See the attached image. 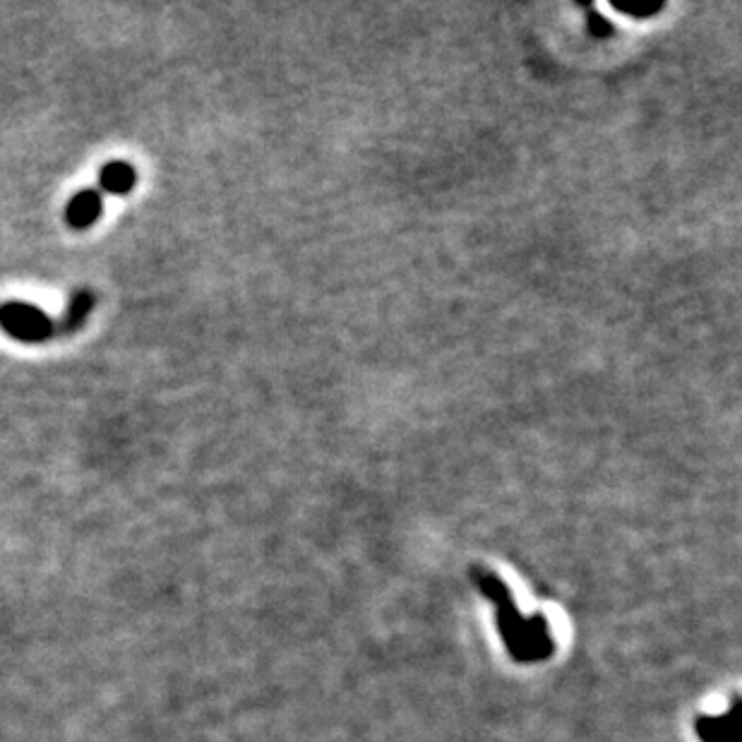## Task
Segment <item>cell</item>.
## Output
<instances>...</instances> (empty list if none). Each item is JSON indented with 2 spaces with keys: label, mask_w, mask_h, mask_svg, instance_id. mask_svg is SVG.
Returning a JSON list of instances; mask_svg holds the SVG:
<instances>
[{
  "label": "cell",
  "mask_w": 742,
  "mask_h": 742,
  "mask_svg": "<svg viewBox=\"0 0 742 742\" xmlns=\"http://www.w3.org/2000/svg\"><path fill=\"white\" fill-rule=\"evenodd\" d=\"M0 327L5 334L25 344H41L58 337L56 320L25 301H5L0 303Z\"/></svg>",
  "instance_id": "2"
},
{
  "label": "cell",
  "mask_w": 742,
  "mask_h": 742,
  "mask_svg": "<svg viewBox=\"0 0 742 742\" xmlns=\"http://www.w3.org/2000/svg\"><path fill=\"white\" fill-rule=\"evenodd\" d=\"M471 574H476V582L483 589V594L498 606V630L514 661H541V658L553 654V637H550L548 622L543 615H536L531 620L522 618V613L514 606L505 584L498 577L478 570V567L471 570Z\"/></svg>",
  "instance_id": "1"
},
{
  "label": "cell",
  "mask_w": 742,
  "mask_h": 742,
  "mask_svg": "<svg viewBox=\"0 0 742 742\" xmlns=\"http://www.w3.org/2000/svg\"><path fill=\"white\" fill-rule=\"evenodd\" d=\"M94 305H97V296H94V291H89V289L75 291L73 296H70L68 308H65L63 317L61 320H56L58 337H61V334H65V337H68V334H75L77 329L85 325L87 317L92 315Z\"/></svg>",
  "instance_id": "4"
},
{
  "label": "cell",
  "mask_w": 742,
  "mask_h": 742,
  "mask_svg": "<svg viewBox=\"0 0 742 742\" xmlns=\"http://www.w3.org/2000/svg\"><path fill=\"white\" fill-rule=\"evenodd\" d=\"M101 212H104V197L99 190L82 188L65 205V224L75 231H85L97 224Z\"/></svg>",
  "instance_id": "3"
},
{
  "label": "cell",
  "mask_w": 742,
  "mask_h": 742,
  "mask_svg": "<svg viewBox=\"0 0 742 742\" xmlns=\"http://www.w3.org/2000/svg\"><path fill=\"white\" fill-rule=\"evenodd\" d=\"M738 714V709H730V714L726 718H699L697 728H699V738L704 742H738V730H728L726 723Z\"/></svg>",
  "instance_id": "6"
},
{
  "label": "cell",
  "mask_w": 742,
  "mask_h": 742,
  "mask_svg": "<svg viewBox=\"0 0 742 742\" xmlns=\"http://www.w3.org/2000/svg\"><path fill=\"white\" fill-rule=\"evenodd\" d=\"M137 183V171L128 161H111L99 173V193L128 195Z\"/></svg>",
  "instance_id": "5"
}]
</instances>
